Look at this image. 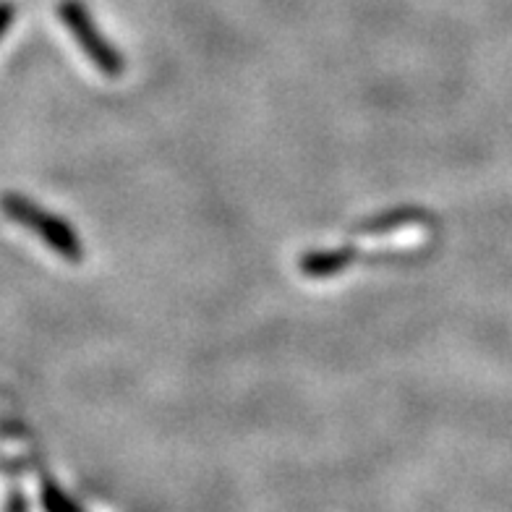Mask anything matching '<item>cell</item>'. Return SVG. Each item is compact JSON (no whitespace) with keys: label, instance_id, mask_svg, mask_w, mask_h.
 Masks as SVG:
<instances>
[{"label":"cell","instance_id":"2","mask_svg":"<svg viewBox=\"0 0 512 512\" xmlns=\"http://www.w3.org/2000/svg\"><path fill=\"white\" fill-rule=\"evenodd\" d=\"M58 16L66 24V29L74 34L79 48L87 53V58L97 66V71L105 76H121L123 74V58L121 53L110 45V40L102 37L97 29L95 19L89 14V8L81 0H61L58 3Z\"/></svg>","mask_w":512,"mask_h":512},{"label":"cell","instance_id":"4","mask_svg":"<svg viewBox=\"0 0 512 512\" xmlns=\"http://www.w3.org/2000/svg\"><path fill=\"white\" fill-rule=\"evenodd\" d=\"M42 499H45L48 512H76L74 507H71V502L66 499V494L53 484H45V489H42Z\"/></svg>","mask_w":512,"mask_h":512},{"label":"cell","instance_id":"5","mask_svg":"<svg viewBox=\"0 0 512 512\" xmlns=\"http://www.w3.org/2000/svg\"><path fill=\"white\" fill-rule=\"evenodd\" d=\"M11 21H14V6L8 0H0V37L8 32Z\"/></svg>","mask_w":512,"mask_h":512},{"label":"cell","instance_id":"1","mask_svg":"<svg viewBox=\"0 0 512 512\" xmlns=\"http://www.w3.org/2000/svg\"><path fill=\"white\" fill-rule=\"evenodd\" d=\"M0 204H3V212H6L14 223L32 230L34 236L48 243L50 249L61 256V259H66V262L71 264H79L81 259H84V249H81L79 236H76V230L71 228L66 220L55 217L53 212L37 207V204L29 202V199H24V196L19 194L3 196V202Z\"/></svg>","mask_w":512,"mask_h":512},{"label":"cell","instance_id":"3","mask_svg":"<svg viewBox=\"0 0 512 512\" xmlns=\"http://www.w3.org/2000/svg\"><path fill=\"white\" fill-rule=\"evenodd\" d=\"M353 259H356V251L351 246H345V249L309 251L301 259V272L311 277V280H324V277H332L337 272H343L345 267H351Z\"/></svg>","mask_w":512,"mask_h":512}]
</instances>
